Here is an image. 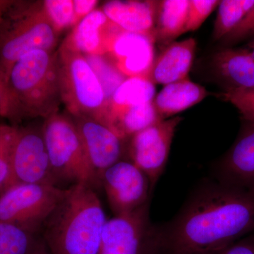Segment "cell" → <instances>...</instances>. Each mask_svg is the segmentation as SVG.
<instances>
[{"mask_svg": "<svg viewBox=\"0 0 254 254\" xmlns=\"http://www.w3.org/2000/svg\"><path fill=\"white\" fill-rule=\"evenodd\" d=\"M158 230L161 254L216 253L254 233V194L218 180L207 182Z\"/></svg>", "mask_w": 254, "mask_h": 254, "instance_id": "6da1fadb", "label": "cell"}, {"mask_svg": "<svg viewBox=\"0 0 254 254\" xmlns=\"http://www.w3.org/2000/svg\"><path fill=\"white\" fill-rule=\"evenodd\" d=\"M95 189L84 184L68 188L42 227L51 254H98L108 221Z\"/></svg>", "mask_w": 254, "mask_h": 254, "instance_id": "7a4b0ae2", "label": "cell"}, {"mask_svg": "<svg viewBox=\"0 0 254 254\" xmlns=\"http://www.w3.org/2000/svg\"><path fill=\"white\" fill-rule=\"evenodd\" d=\"M6 83L22 120H44L59 113L62 105L58 52L35 50L16 62Z\"/></svg>", "mask_w": 254, "mask_h": 254, "instance_id": "3957f363", "label": "cell"}, {"mask_svg": "<svg viewBox=\"0 0 254 254\" xmlns=\"http://www.w3.org/2000/svg\"><path fill=\"white\" fill-rule=\"evenodd\" d=\"M58 38L43 1H16L0 33V77L6 83L13 65L31 52L53 51Z\"/></svg>", "mask_w": 254, "mask_h": 254, "instance_id": "277c9868", "label": "cell"}, {"mask_svg": "<svg viewBox=\"0 0 254 254\" xmlns=\"http://www.w3.org/2000/svg\"><path fill=\"white\" fill-rule=\"evenodd\" d=\"M43 131L52 168L60 184L100 187L81 137L67 113L52 115L43 122Z\"/></svg>", "mask_w": 254, "mask_h": 254, "instance_id": "5b68a950", "label": "cell"}, {"mask_svg": "<svg viewBox=\"0 0 254 254\" xmlns=\"http://www.w3.org/2000/svg\"><path fill=\"white\" fill-rule=\"evenodd\" d=\"M58 55L62 104L71 116L90 117L101 123L104 91L86 58L60 48Z\"/></svg>", "mask_w": 254, "mask_h": 254, "instance_id": "8992f818", "label": "cell"}, {"mask_svg": "<svg viewBox=\"0 0 254 254\" xmlns=\"http://www.w3.org/2000/svg\"><path fill=\"white\" fill-rule=\"evenodd\" d=\"M66 190L52 185H13L0 196V222L14 224L41 234L47 219L66 196Z\"/></svg>", "mask_w": 254, "mask_h": 254, "instance_id": "52a82bcc", "label": "cell"}, {"mask_svg": "<svg viewBox=\"0 0 254 254\" xmlns=\"http://www.w3.org/2000/svg\"><path fill=\"white\" fill-rule=\"evenodd\" d=\"M98 254H161L158 226L150 221L149 203L108 219Z\"/></svg>", "mask_w": 254, "mask_h": 254, "instance_id": "ba28073f", "label": "cell"}, {"mask_svg": "<svg viewBox=\"0 0 254 254\" xmlns=\"http://www.w3.org/2000/svg\"><path fill=\"white\" fill-rule=\"evenodd\" d=\"M38 184L58 187L47 150L43 123L16 127L11 156L9 187Z\"/></svg>", "mask_w": 254, "mask_h": 254, "instance_id": "9c48e42d", "label": "cell"}, {"mask_svg": "<svg viewBox=\"0 0 254 254\" xmlns=\"http://www.w3.org/2000/svg\"><path fill=\"white\" fill-rule=\"evenodd\" d=\"M182 120L174 117L163 120L129 138L127 153L129 160L148 177L152 190L163 175L177 127Z\"/></svg>", "mask_w": 254, "mask_h": 254, "instance_id": "30bf717a", "label": "cell"}, {"mask_svg": "<svg viewBox=\"0 0 254 254\" xmlns=\"http://www.w3.org/2000/svg\"><path fill=\"white\" fill-rule=\"evenodd\" d=\"M114 216L127 215L149 203V179L129 160H123L105 170L100 179Z\"/></svg>", "mask_w": 254, "mask_h": 254, "instance_id": "8fae6325", "label": "cell"}, {"mask_svg": "<svg viewBox=\"0 0 254 254\" xmlns=\"http://www.w3.org/2000/svg\"><path fill=\"white\" fill-rule=\"evenodd\" d=\"M71 117L100 187V179L105 170L124 160L128 139L122 138L104 124L90 117Z\"/></svg>", "mask_w": 254, "mask_h": 254, "instance_id": "7c38bea8", "label": "cell"}, {"mask_svg": "<svg viewBox=\"0 0 254 254\" xmlns=\"http://www.w3.org/2000/svg\"><path fill=\"white\" fill-rule=\"evenodd\" d=\"M122 31L103 10L95 9L73 27L60 48L83 55H105Z\"/></svg>", "mask_w": 254, "mask_h": 254, "instance_id": "4fadbf2b", "label": "cell"}, {"mask_svg": "<svg viewBox=\"0 0 254 254\" xmlns=\"http://www.w3.org/2000/svg\"><path fill=\"white\" fill-rule=\"evenodd\" d=\"M218 181L254 194V123H245L217 168Z\"/></svg>", "mask_w": 254, "mask_h": 254, "instance_id": "5bb4252c", "label": "cell"}, {"mask_svg": "<svg viewBox=\"0 0 254 254\" xmlns=\"http://www.w3.org/2000/svg\"><path fill=\"white\" fill-rule=\"evenodd\" d=\"M155 43L153 37L122 31L105 55L126 77H146L155 60Z\"/></svg>", "mask_w": 254, "mask_h": 254, "instance_id": "9a60e30c", "label": "cell"}, {"mask_svg": "<svg viewBox=\"0 0 254 254\" xmlns=\"http://www.w3.org/2000/svg\"><path fill=\"white\" fill-rule=\"evenodd\" d=\"M194 38L173 42L155 58L146 78L153 84L168 85L188 77L194 59Z\"/></svg>", "mask_w": 254, "mask_h": 254, "instance_id": "2e32d148", "label": "cell"}, {"mask_svg": "<svg viewBox=\"0 0 254 254\" xmlns=\"http://www.w3.org/2000/svg\"><path fill=\"white\" fill-rule=\"evenodd\" d=\"M212 66L225 91L254 88V58L245 47L219 50L212 58Z\"/></svg>", "mask_w": 254, "mask_h": 254, "instance_id": "e0dca14e", "label": "cell"}, {"mask_svg": "<svg viewBox=\"0 0 254 254\" xmlns=\"http://www.w3.org/2000/svg\"><path fill=\"white\" fill-rule=\"evenodd\" d=\"M158 1L112 0L102 10L110 21L123 31L155 37V18Z\"/></svg>", "mask_w": 254, "mask_h": 254, "instance_id": "ac0fdd59", "label": "cell"}, {"mask_svg": "<svg viewBox=\"0 0 254 254\" xmlns=\"http://www.w3.org/2000/svg\"><path fill=\"white\" fill-rule=\"evenodd\" d=\"M204 87L190 81L189 77L165 87L153 99V105L162 120L194 106L208 96Z\"/></svg>", "mask_w": 254, "mask_h": 254, "instance_id": "d6986e66", "label": "cell"}, {"mask_svg": "<svg viewBox=\"0 0 254 254\" xmlns=\"http://www.w3.org/2000/svg\"><path fill=\"white\" fill-rule=\"evenodd\" d=\"M190 0L158 1L155 18V43L168 46L185 33Z\"/></svg>", "mask_w": 254, "mask_h": 254, "instance_id": "ffe728a7", "label": "cell"}, {"mask_svg": "<svg viewBox=\"0 0 254 254\" xmlns=\"http://www.w3.org/2000/svg\"><path fill=\"white\" fill-rule=\"evenodd\" d=\"M44 244L39 232L0 222V254H36Z\"/></svg>", "mask_w": 254, "mask_h": 254, "instance_id": "44dd1931", "label": "cell"}, {"mask_svg": "<svg viewBox=\"0 0 254 254\" xmlns=\"http://www.w3.org/2000/svg\"><path fill=\"white\" fill-rule=\"evenodd\" d=\"M155 96V84L148 78H127L105 105L104 113L107 110L120 109L153 101Z\"/></svg>", "mask_w": 254, "mask_h": 254, "instance_id": "7402d4cb", "label": "cell"}, {"mask_svg": "<svg viewBox=\"0 0 254 254\" xmlns=\"http://www.w3.org/2000/svg\"><path fill=\"white\" fill-rule=\"evenodd\" d=\"M254 5V0H223L218 5L213 33L214 41L221 40L243 19Z\"/></svg>", "mask_w": 254, "mask_h": 254, "instance_id": "603a6c76", "label": "cell"}, {"mask_svg": "<svg viewBox=\"0 0 254 254\" xmlns=\"http://www.w3.org/2000/svg\"><path fill=\"white\" fill-rule=\"evenodd\" d=\"M97 78L105 97V105L127 77L119 71L106 55H84Z\"/></svg>", "mask_w": 254, "mask_h": 254, "instance_id": "cb8c5ba5", "label": "cell"}, {"mask_svg": "<svg viewBox=\"0 0 254 254\" xmlns=\"http://www.w3.org/2000/svg\"><path fill=\"white\" fill-rule=\"evenodd\" d=\"M43 7L58 34L76 26L73 0H46L43 1Z\"/></svg>", "mask_w": 254, "mask_h": 254, "instance_id": "d4e9b609", "label": "cell"}, {"mask_svg": "<svg viewBox=\"0 0 254 254\" xmlns=\"http://www.w3.org/2000/svg\"><path fill=\"white\" fill-rule=\"evenodd\" d=\"M17 125L0 124V196L9 188L11 156Z\"/></svg>", "mask_w": 254, "mask_h": 254, "instance_id": "484cf974", "label": "cell"}, {"mask_svg": "<svg viewBox=\"0 0 254 254\" xmlns=\"http://www.w3.org/2000/svg\"><path fill=\"white\" fill-rule=\"evenodd\" d=\"M220 98L233 105L245 123H254V88L250 89L224 91Z\"/></svg>", "mask_w": 254, "mask_h": 254, "instance_id": "4316f807", "label": "cell"}, {"mask_svg": "<svg viewBox=\"0 0 254 254\" xmlns=\"http://www.w3.org/2000/svg\"><path fill=\"white\" fill-rule=\"evenodd\" d=\"M220 2L218 0H190L185 33L198 29Z\"/></svg>", "mask_w": 254, "mask_h": 254, "instance_id": "83f0119b", "label": "cell"}, {"mask_svg": "<svg viewBox=\"0 0 254 254\" xmlns=\"http://www.w3.org/2000/svg\"><path fill=\"white\" fill-rule=\"evenodd\" d=\"M254 37V5L236 27L221 40L227 48Z\"/></svg>", "mask_w": 254, "mask_h": 254, "instance_id": "f1b7e54d", "label": "cell"}, {"mask_svg": "<svg viewBox=\"0 0 254 254\" xmlns=\"http://www.w3.org/2000/svg\"><path fill=\"white\" fill-rule=\"evenodd\" d=\"M0 117L7 119L14 125L22 121L21 113L7 83L0 77Z\"/></svg>", "mask_w": 254, "mask_h": 254, "instance_id": "f546056e", "label": "cell"}, {"mask_svg": "<svg viewBox=\"0 0 254 254\" xmlns=\"http://www.w3.org/2000/svg\"><path fill=\"white\" fill-rule=\"evenodd\" d=\"M213 254H254V232Z\"/></svg>", "mask_w": 254, "mask_h": 254, "instance_id": "4dcf8cb0", "label": "cell"}, {"mask_svg": "<svg viewBox=\"0 0 254 254\" xmlns=\"http://www.w3.org/2000/svg\"><path fill=\"white\" fill-rule=\"evenodd\" d=\"M76 24L95 10L99 1L96 0H73Z\"/></svg>", "mask_w": 254, "mask_h": 254, "instance_id": "1f68e13d", "label": "cell"}, {"mask_svg": "<svg viewBox=\"0 0 254 254\" xmlns=\"http://www.w3.org/2000/svg\"><path fill=\"white\" fill-rule=\"evenodd\" d=\"M15 2L16 1L12 0H0V33L4 28Z\"/></svg>", "mask_w": 254, "mask_h": 254, "instance_id": "d6a6232c", "label": "cell"}, {"mask_svg": "<svg viewBox=\"0 0 254 254\" xmlns=\"http://www.w3.org/2000/svg\"><path fill=\"white\" fill-rule=\"evenodd\" d=\"M245 48H247L250 52L251 54H252L254 58V37L250 40Z\"/></svg>", "mask_w": 254, "mask_h": 254, "instance_id": "836d02e7", "label": "cell"}, {"mask_svg": "<svg viewBox=\"0 0 254 254\" xmlns=\"http://www.w3.org/2000/svg\"><path fill=\"white\" fill-rule=\"evenodd\" d=\"M36 254H51L48 250V247H46V244H44L39 250L36 252Z\"/></svg>", "mask_w": 254, "mask_h": 254, "instance_id": "e575fe53", "label": "cell"}]
</instances>
